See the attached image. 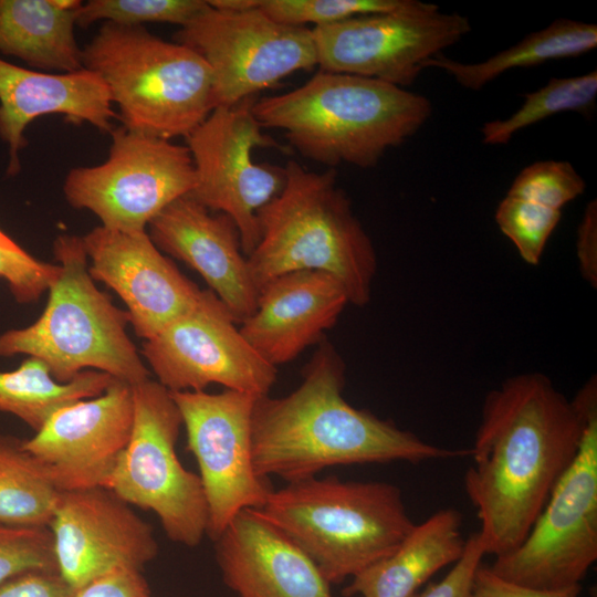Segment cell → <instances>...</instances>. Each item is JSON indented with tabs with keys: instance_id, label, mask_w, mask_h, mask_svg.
Returning <instances> with one entry per match:
<instances>
[{
	"instance_id": "6da1fadb",
	"label": "cell",
	"mask_w": 597,
	"mask_h": 597,
	"mask_svg": "<svg viewBox=\"0 0 597 597\" xmlns=\"http://www.w3.org/2000/svg\"><path fill=\"white\" fill-rule=\"evenodd\" d=\"M586 421L585 391L567 399L541 373L506 378L484 398L464 474L485 554L515 549L575 459Z\"/></svg>"
},
{
	"instance_id": "7a4b0ae2",
	"label": "cell",
	"mask_w": 597,
	"mask_h": 597,
	"mask_svg": "<svg viewBox=\"0 0 597 597\" xmlns=\"http://www.w3.org/2000/svg\"><path fill=\"white\" fill-rule=\"evenodd\" d=\"M345 379L344 359L323 341L295 390L283 397H258L252 454L261 478L277 476L289 483L336 465L470 455V449L429 443L390 420L353 407L343 396Z\"/></svg>"
},
{
	"instance_id": "3957f363",
	"label": "cell",
	"mask_w": 597,
	"mask_h": 597,
	"mask_svg": "<svg viewBox=\"0 0 597 597\" xmlns=\"http://www.w3.org/2000/svg\"><path fill=\"white\" fill-rule=\"evenodd\" d=\"M252 112L307 159L371 168L425 125L432 104L383 81L320 71L295 90L253 102Z\"/></svg>"
},
{
	"instance_id": "277c9868",
	"label": "cell",
	"mask_w": 597,
	"mask_h": 597,
	"mask_svg": "<svg viewBox=\"0 0 597 597\" xmlns=\"http://www.w3.org/2000/svg\"><path fill=\"white\" fill-rule=\"evenodd\" d=\"M284 172L283 189L258 213L260 241L248 255L259 292L282 274L315 270L336 277L349 304L364 307L371 298L377 254L336 170H308L291 159Z\"/></svg>"
},
{
	"instance_id": "5b68a950",
	"label": "cell",
	"mask_w": 597,
	"mask_h": 597,
	"mask_svg": "<svg viewBox=\"0 0 597 597\" xmlns=\"http://www.w3.org/2000/svg\"><path fill=\"white\" fill-rule=\"evenodd\" d=\"M339 584L390 555L411 531L399 486L312 476L272 490L256 510Z\"/></svg>"
},
{
	"instance_id": "8992f818",
	"label": "cell",
	"mask_w": 597,
	"mask_h": 597,
	"mask_svg": "<svg viewBox=\"0 0 597 597\" xmlns=\"http://www.w3.org/2000/svg\"><path fill=\"white\" fill-rule=\"evenodd\" d=\"M53 253L61 270L42 314L29 326L0 334V357L40 359L59 383L84 370L103 371L132 386L149 379L150 371L126 332L128 313L90 275L82 237L59 235Z\"/></svg>"
},
{
	"instance_id": "52a82bcc",
	"label": "cell",
	"mask_w": 597,
	"mask_h": 597,
	"mask_svg": "<svg viewBox=\"0 0 597 597\" xmlns=\"http://www.w3.org/2000/svg\"><path fill=\"white\" fill-rule=\"evenodd\" d=\"M82 63L103 80L123 126L132 130L186 138L214 109L206 61L144 27L104 22L82 49Z\"/></svg>"
},
{
	"instance_id": "ba28073f",
	"label": "cell",
	"mask_w": 597,
	"mask_h": 597,
	"mask_svg": "<svg viewBox=\"0 0 597 597\" xmlns=\"http://www.w3.org/2000/svg\"><path fill=\"white\" fill-rule=\"evenodd\" d=\"M133 397L130 439L105 488L154 512L170 541L196 547L207 535L208 507L199 475L176 453L179 409L170 391L150 378L133 386Z\"/></svg>"
},
{
	"instance_id": "9c48e42d",
	"label": "cell",
	"mask_w": 597,
	"mask_h": 597,
	"mask_svg": "<svg viewBox=\"0 0 597 597\" xmlns=\"http://www.w3.org/2000/svg\"><path fill=\"white\" fill-rule=\"evenodd\" d=\"M586 421L578 452L553 489L525 540L489 566L533 588L580 585L597 559V378L583 386Z\"/></svg>"
},
{
	"instance_id": "30bf717a",
	"label": "cell",
	"mask_w": 597,
	"mask_h": 597,
	"mask_svg": "<svg viewBox=\"0 0 597 597\" xmlns=\"http://www.w3.org/2000/svg\"><path fill=\"white\" fill-rule=\"evenodd\" d=\"M108 157L100 165L73 168L63 184L74 209L93 212L102 227L126 233L147 231L150 221L196 186L187 146L113 128Z\"/></svg>"
},
{
	"instance_id": "8fae6325",
	"label": "cell",
	"mask_w": 597,
	"mask_h": 597,
	"mask_svg": "<svg viewBox=\"0 0 597 597\" xmlns=\"http://www.w3.org/2000/svg\"><path fill=\"white\" fill-rule=\"evenodd\" d=\"M174 38L209 65L214 108L234 106L317 65L312 30L276 22L258 6L222 10L208 3Z\"/></svg>"
},
{
	"instance_id": "7c38bea8",
	"label": "cell",
	"mask_w": 597,
	"mask_h": 597,
	"mask_svg": "<svg viewBox=\"0 0 597 597\" xmlns=\"http://www.w3.org/2000/svg\"><path fill=\"white\" fill-rule=\"evenodd\" d=\"M312 30L321 71L383 81L405 88L425 63L471 30L468 17L408 0L399 9L358 15Z\"/></svg>"
},
{
	"instance_id": "4fadbf2b",
	"label": "cell",
	"mask_w": 597,
	"mask_h": 597,
	"mask_svg": "<svg viewBox=\"0 0 597 597\" xmlns=\"http://www.w3.org/2000/svg\"><path fill=\"white\" fill-rule=\"evenodd\" d=\"M253 97L231 107H216L187 137L196 186L189 193L212 212L235 223L248 256L260 241L259 211L285 184L284 167L258 164L255 148H282L252 112Z\"/></svg>"
},
{
	"instance_id": "5bb4252c",
	"label": "cell",
	"mask_w": 597,
	"mask_h": 597,
	"mask_svg": "<svg viewBox=\"0 0 597 597\" xmlns=\"http://www.w3.org/2000/svg\"><path fill=\"white\" fill-rule=\"evenodd\" d=\"M199 467L207 507V535L214 542L243 510H258L273 490L254 468L252 415L256 396L221 392H171Z\"/></svg>"
},
{
	"instance_id": "9a60e30c",
	"label": "cell",
	"mask_w": 597,
	"mask_h": 597,
	"mask_svg": "<svg viewBox=\"0 0 597 597\" xmlns=\"http://www.w3.org/2000/svg\"><path fill=\"white\" fill-rule=\"evenodd\" d=\"M140 355L171 392L202 391L219 384L261 397L276 381V367L250 345L210 290L203 291L195 307L145 339Z\"/></svg>"
},
{
	"instance_id": "2e32d148",
	"label": "cell",
	"mask_w": 597,
	"mask_h": 597,
	"mask_svg": "<svg viewBox=\"0 0 597 597\" xmlns=\"http://www.w3.org/2000/svg\"><path fill=\"white\" fill-rule=\"evenodd\" d=\"M49 528L57 574L74 591L118 568L142 570L158 554L150 524L103 486L60 492Z\"/></svg>"
},
{
	"instance_id": "e0dca14e",
	"label": "cell",
	"mask_w": 597,
	"mask_h": 597,
	"mask_svg": "<svg viewBox=\"0 0 597 597\" xmlns=\"http://www.w3.org/2000/svg\"><path fill=\"white\" fill-rule=\"evenodd\" d=\"M133 422V386L115 379L101 395L55 410L23 447L60 492L105 488Z\"/></svg>"
},
{
	"instance_id": "ac0fdd59",
	"label": "cell",
	"mask_w": 597,
	"mask_h": 597,
	"mask_svg": "<svg viewBox=\"0 0 597 597\" xmlns=\"http://www.w3.org/2000/svg\"><path fill=\"white\" fill-rule=\"evenodd\" d=\"M82 240L90 275L122 298L140 338L155 336L202 297L205 290L163 254L147 231L126 233L100 226Z\"/></svg>"
},
{
	"instance_id": "d6986e66",
	"label": "cell",
	"mask_w": 597,
	"mask_h": 597,
	"mask_svg": "<svg viewBox=\"0 0 597 597\" xmlns=\"http://www.w3.org/2000/svg\"><path fill=\"white\" fill-rule=\"evenodd\" d=\"M148 234L161 252L198 272L238 324L254 312L259 290L230 217L186 195L150 221Z\"/></svg>"
},
{
	"instance_id": "ffe728a7",
	"label": "cell",
	"mask_w": 597,
	"mask_h": 597,
	"mask_svg": "<svg viewBox=\"0 0 597 597\" xmlns=\"http://www.w3.org/2000/svg\"><path fill=\"white\" fill-rule=\"evenodd\" d=\"M347 304V293L333 275L315 270L290 272L260 289L254 312L239 328L250 345L276 367L320 344Z\"/></svg>"
},
{
	"instance_id": "44dd1931",
	"label": "cell",
	"mask_w": 597,
	"mask_h": 597,
	"mask_svg": "<svg viewBox=\"0 0 597 597\" xmlns=\"http://www.w3.org/2000/svg\"><path fill=\"white\" fill-rule=\"evenodd\" d=\"M214 552L223 583L238 597H333L314 562L256 510L241 511Z\"/></svg>"
},
{
	"instance_id": "7402d4cb",
	"label": "cell",
	"mask_w": 597,
	"mask_h": 597,
	"mask_svg": "<svg viewBox=\"0 0 597 597\" xmlns=\"http://www.w3.org/2000/svg\"><path fill=\"white\" fill-rule=\"evenodd\" d=\"M103 80L87 69L52 74L30 70L0 57V138L8 145L7 175L21 170L24 130L40 116L61 114L74 125L88 123L101 132L113 129L115 113Z\"/></svg>"
},
{
	"instance_id": "603a6c76",
	"label": "cell",
	"mask_w": 597,
	"mask_h": 597,
	"mask_svg": "<svg viewBox=\"0 0 597 597\" xmlns=\"http://www.w3.org/2000/svg\"><path fill=\"white\" fill-rule=\"evenodd\" d=\"M462 514L442 509L415 524L387 557L365 568L343 589L352 597H412L432 575L463 554Z\"/></svg>"
},
{
	"instance_id": "cb8c5ba5",
	"label": "cell",
	"mask_w": 597,
	"mask_h": 597,
	"mask_svg": "<svg viewBox=\"0 0 597 597\" xmlns=\"http://www.w3.org/2000/svg\"><path fill=\"white\" fill-rule=\"evenodd\" d=\"M75 12L56 0H0V53L34 69L64 73L83 69Z\"/></svg>"
},
{
	"instance_id": "d4e9b609",
	"label": "cell",
	"mask_w": 597,
	"mask_h": 597,
	"mask_svg": "<svg viewBox=\"0 0 597 597\" xmlns=\"http://www.w3.org/2000/svg\"><path fill=\"white\" fill-rule=\"evenodd\" d=\"M597 46V25L570 19L554 20L546 28L527 34L516 44L476 63H463L438 53L425 63L450 74L469 90L478 91L502 73L530 67L551 60L582 55Z\"/></svg>"
},
{
	"instance_id": "484cf974",
	"label": "cell",
	"mask_w": 597,
	"mask_h": 597,
	"mask_svg": "<svg viewBox=\"0 0 597 597\" xmlns=\"http://www.w3.org/2000/svg\"><path fill=\"white\" fill-rule=\"evenodd\" d=\"M114 380L103 371L84 370L59 383L43 362L28 357L14 370L0 371V412L38 431L59 408L101 395Z\"/></svg>"
},
{
	"instance_id": "4316f807",
	"label": "cell",
	"mask_w": 597,
	"mask_h": 597,
	"mask_svg": "<svg viewBox=\"0 0 597 597\" xmlns=\"http://www.w3.org/2000/svg\"><path fill=\"white\" fill-rule=\"evenodd\" d=\"M59 494L23 440L0 436V522L49 527Z\"/></svg>"
},
{
	"instance_id": "83f0119b",
	"label": "cell",
	"mask_w": 597,
	"mask_h": 597,
	"mask_svg": "<svg viewBox=\"0 0 597 597\" xmlns=\"http://www.w3.org/2000/svg\"><path fill=\"white\" fill-rule=\"evenodd\" d=\"M524 102L511 116L485 122L481 128L486 145H506L520 130L562 112L590 113L597 97V71L552 77L541 88L525 93Z\"/></svg>"
},
{
	"instance_id": "f1b7e54d",
	"label": "cell",
	"mask_w": 597,
	"mask_h": 597,
	"mask_svg": "<svg viewBox=\"0 0 597 597\" xmlns=\"http://www.w3.org/2000/svg\"><path fill=\"white\" fill-rule=\"evenodd\" d=\"M207 4L202 0H91L76 9L75 23L87 28L101 20L124 27L158 22L181 28Z\"/></svg>"
},
{
	"instance_id": "f546056e",
	"label": "cell",
	"mask_w": 597,
	"mask_h": 597,
	"mask_svg": "<svg viewBox=\"0 0 597 597\" xmlns=\"http://www.w3.org/2000/svg\"><path fill=\"white\" fill-rule=\"evenodd\" d=\"M562 218V210L505 196L495 210V222L520 256L531 265L541 262L546 243Z\"/></svg>"
},
{
	"instance_id": "4dcf8cb0",
	"label": "cell",
	"mask_w": 597,
	"mask_h": 597,
	"mask_svg": "<svg viewBox=\"0 0 597 597\" xmlns=\"http://www.w3.org/2000/svg\"><path fill=\"white\" fill-rule=\"evenodd\" d=\"M408 0H258V9L272 20L293 27H322L358 15L388 12Z\"/></svg>"
},
{
	"instance_id": "1f68e13d",
	"label": "cell",
	"mask_w": 597,
	"mask_h": 597,
	"mask_svg": "<svg viewBox=\"0 0 597 597\" xmlns=\"http://www.w3.org/2000/svg\"><path fill=\"white\" fill-rule=\"evenodd\" d=\"M586 182L565 160H541L523 168L506 196L536 202L556 210L583 195Z\"/></svg>"
},
{
	"instance_id": "d6a6232c",
	"label": "cell",
	"mask_w": 597,
	"mask_h": 597,
	"mask_svg": "<svg viewBox=\"0 0 597 597\" xmlns=\"http://www.w3.org/2000/svg\"><path fill=\"white\" fill-rule=\"evenodd\" d=\"M57 573L49 527L0 522V585L29 573Z\"/></svg>"
},
{
	"instance_id": "836d02e7",
	"label": "cell",
	"mask_w": 597,
	"mask_h": 597,
	"mask_svg": "<svg viewBox=\"0 0 597 597\" xmlns=\"http://www.w3.org/2000/svg\"><path fill=\"white\" fill-rule=\"evenodd\" d=\"M57 263L38 260L0 228V280L20 304L36 302L60 274Z\"/></svg>"
},
{
	"instance_id": "e575fe53",
	"label": "cell",
	"mask_w": 597,
	"mask_h": 597,
	"mask_svg": "<svg viewBox=\"0 0 597 597\" xmlns=\"http://www.w3.org/2000/svg\"><path fill=\"white\" fill-rule=\"evenodd\" d=\"M484 555V546L475 532L467 538L464 552L451 570L441 580L428 585L423 591L412 597H471L474 576Z\"/></svg>"
},
{
	"instance_id": "d590c367",
	"label": "cell",
	"mask_w": 597,
	"mask_h": 597,
	"mask_svg": "<svg viewBox=\"0 0 597 597\" xmlns=\"http://www.w3.org/2000/svg\"><path fill=\"white\" fill-rule=\"evenodd\" d=\"M580 585L563 589H540L506 580L482 564L478 568L471 597H578Z\"/></svg>"
},
{
	"instance_id": "8d00e7d4",
	"label": "cell",
	"mask_w": 597,
	"mask_h": 597,
	"mask_svg": "<svg viewBox=\"0 0 597 597\" xmlns=\"http://www.w3.org/2000/svg\"><path fill=\"white\" fill-rule=\"evenodd\" d=\"M73 597H151L142 570L118 568L75 590Z\"/></svg>"
},
{
	"instance_id": "74e56055",
	"label": "cell",
	"mask_w": 597,
	"mask_h": 597,
	"mask_svg": "<svg viewBox=\"0 0 597 597\" xmlns=\"http://www.w3.org/2000/svg\"><path fill=\"white\" fill-rule=\"evenodd\" d=\"M57 573H29L0 585V597H73Z\"/></svg>"
},
{
	"instance_id": "f35d334b",
	"label": "cell",
	"mask_w": 597,
	"mask_h": 597,
	"mask_svg": "<svg viewBox=\"0 0 597 597\" xmlns=\"http://www.w3.org/2000/svg\"><path fill=\"white\" fill-rule=\"evenodd\" d=\"M576 253L580 273L586 282L597 287V201L585 207L576 231Z\"/></svg>"
}]
</instances>
